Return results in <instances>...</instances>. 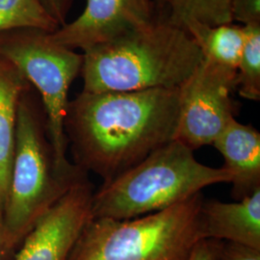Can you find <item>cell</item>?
I'll use <instances>...</instances> for the list:
<instances>
[{"label":"cell","instance_id":"1","mask_svg":"<svg viewBox=\"0 0 260 260\" xmlns=\"http://www.w3.org/2000/svg\"><path fill=\"white\" fill-rule=\"evenodd\" d=\"M179 88L81 92L65 119L75 164L109 182L176 138Z\"/></svg>","mask_w":260,"mask_h":260},{"label":"cell","instance_id":"21","mask_svg":"<svg viewBox=\"0 0 260 260\" xmlns=\"http://www.w3.org/2000/svg\"><path fill=\"white\" fill-rule=\"evenodd\" d=\"M11 252L7 247V240H6V233L4 228V221L3 215L0 210V260H9L11 257Z\"/></svg>","mask_w":260,"mask_h":260},{"label":"cell","instance_id":"19","mask_svg":"<svg viewBox=\"0 0 260 260\" xmlns=\"http://www.w3.org/2000/svg\"><path fill=\"white\" fill-rule=\"evenodd\" d=\"M48 14L60 26L66 24V18L74 0H40Z\"/></svg>","mask_w":260,"mask_h":260},{"label":"cell","instance_id":"16","mask_svg":"<svg viewBox=\"0 0 260 260\" xmlns=\"http://www.w3.org/2000/svg\"><path fill=\"white\" fill-rule=\"evenodd\" d=\"M246 41L237 67V87L242 98L260 100V24L246 25Z\"/></svg>","mask_w":260,"mask_h":260},{"label":"cell","instance_id":"18","mask_svg":"<svg viewBox=\"0 0 260 260\" xmlns=\"http://www.w3.org/2000/svg\"><path fill=\"white\" fill-rule=\"evenodd\" d=\"M231 11L233 21L244 26L260 24V0H232Z\"/></svg>","mask_w":260,"mask_h":260},{"label":"cell","instance_id":"13","mask_svg":"<svg viewBox=\"0 0 260 260\" xmlns=\"http://www.w3.org/2000/svg\"><path fill=\"white\" fill-rule=\"evenodd\" d=\"M186 32L195 40L204 58L215 64L237 70L246 41L244 25L233 23L207 26L191 22Z\"/></svg>","mask_w":260,"mask_h":260},{"label":"cell","instance_id":"3","mask_svg":"<svg viewBox=\"0 0 260 260\" xmlns=\"http://www.w3.org/2000/svg\"><path fill=\"white\" fill-rule=\"evenodd\" d=\"M86 174L75 164L64 165L56 157L43 103L30 86L19 101L9 190L2 212L11 254Z\"/></svg>","mask_w":260,"mask_h":260},{"label":"cell","instance_id":"14","mask_svg":"<svg viewBox=\"0 0 260 260\" xmlns=\"http://www.w3.org/2000/svg\"><path fill=\"white\" fill-rule=\"evenodd\" d=\"M167 22L185 30L191 22L207 26L233 23L232 0H169Z\"/></svg>","mask_w":260,"mask_h":260},{"label":"cell","instance_id":"10","mask_svg":"<svg viewBox=\"0 0 260 260\" xmlns=\"http://www.w3.org/2000/svg\"><path fill=\"white\" fill-rule=\"evenodd\" d=\"M203 239L233 242L260 250V188L233 203L204 201Z\"/></svg>","mask_w":260,"mask_h":260},{"label":"cell","instance_id":"5","mask_svg":"<svg viewBox=\"0 0 260 260\" xmlns=\"http://www.w3.org/2000/svg\"><path fill=\"white\" fill-rule=\"evenodd\" d=\"M203 193L132 219L91 218L67 260H187L203 240Z\"/></svg>","mask_w":260,"mask_h":260},{"label":"cell","instance_id":"11","mask_svg":"<svg viewBox=\"0 0 260 260\" xmlns=\"http://www.w3.org/2000/svg\"><path fill=\"white\" fill-rule=\"evenodd\" d=\"M222 154L223 169L232 176L233 197L236 201L260 188V133L250 124L233 119L214 141Z\"/></svg>","mask_w":260,"mask_h":260},{"label":"cell","instance_id":"15","mask_svg":"<svg viewBox=\"0 0 260 260\" xmlns=\"http://www.w3.org/2000/svg\"><path fill=\"white\" fill-rule=\"evenodd\" d=\"M60 27L40 0H0V32L32 28L53 33Z\"/></svg>","mask_w":260,"mask_h":260},{"label":"cell","instance_id":"22","mask_svg":"<svg viewBox=\"0 0 260 260\" xmlns=\"http://www.w3.org/2000/svg\"><path fill=\"white\" fill-rule=\"evenodd\" d=\"M159 4H164V5H167L169 0H156Z\"/></svg>","mask_w":260,"mask_h":260},{"label":"cell","instance_id":"17","mask_svg":"<svg viewBox=\"0 0 260 260\" xmlns=\"http://www.w3.org/2000/svg\"><path fill=\"white\" fill-rule=\"evenodd\" d=\"M216 260H260V250L233 242L214 240Z\"/></svg>","mask_w":260,"mask_h":260},{"label":"cell","instance_id":"12","mask_svg":"<svg viewBox=\"0 0 260 260\" xmlns=\"http://www.w3.org/2000/svg\"><path fill=\"white\" fill-rule=\"evenodd\" d=\"M31 85L19 69L0 55V210L9 190L19 103Z\"/></svg>","mask_w":260,"mask_h":260},{"label":"cell","instance_id":"8","mask_svg":"<svg viewBox=\"0 0 260 260\" xmlns=\"http://www.w3.org/2000/svg\"><path fill=\"white\" fill-rule=\"evenodd\" d=\"M153 0H86L83 13L53 33L50 41L83 51L117 40L158 20Z\"/></svg>","mask_w":260,"mask_h":260},{"label":"cell","instance_id":"20","mask_svg":"<svg viewBox=\"0 0 260 260\" xmlns=\"http://www.w3.org/2000/svg\"><path fill=\"white\" fill-rule=\"evenodd\" d=\"M187 260H216L214 240H201L196 245Z\"/></svg>","mask_w":260,"mask_h":260},{"label":"cell","instance_id":"2","mask_svg":"<svg viewBox=\"0 0 260 260\" xmlns=\"http://www.w3.org/2000/svg\"><path fill=\"white\" fill-rule=\"evenodd\" d=\"M83 52L87 93L179 88L204 60L190 34L166 19Z\"/></svg>","mask_w":260,"mask_h":260},{"label":"cell","instance_id":"4","mask_svg":"<svg viewBox=\"0 0 260 260\" xmlns=\"http://www.w3.org/2000/svg\"><path fill=\"white\" fill-rule=\"evenodd\" d=\"M231 181L223 168L204 165L193 149L173 140L93 192L92 217L126 220L154 213Z\"/></svg>","mask_w":260,"mask_h":260},{"label":"cell","instance_id":"7","mask_svg":"<svg viewBox=\"0 0 260 260\" xmlns=\"http://www.w3.org/2000/svg\"><path fill=\"white\" fill-rule=\"evenodd\" d=\"M237 87V70L204 58L179 87L180 111L176 138L193 150L213 145L234 118L232 93Z\"/></svg>","mask_w":260,"mask_h":260},{"label":"cell","instance_id":"9","mask_svg":"<svg viewBox=\"0 0 260 260\" xmlns=\"http://www.w3.org/2000/svg\"><path fill=\"white\" fill-rule=\"evenodd\" d=\"M93 195L87 177L76 182L28 233L15 260H67L92 218Z\"/></svg>","mask_w":260,"mask_h":260},{"label":"cell","instance_id":"6","mask_svg":"<svg viewBox=\"0 0 260 260\" xmlns=\"http://www.w3.org/2000/svg\"><path fill=\"white\" fill-rule=\"evenodd\" d=\"M0 55L16 66L39 93L56 157L71 164L65 133L68 94L80 75L83 54L53 43L42 30L17 28L0 32Z\"/></svg>","mask_w":260,"mask_h":260}]
</instances>
